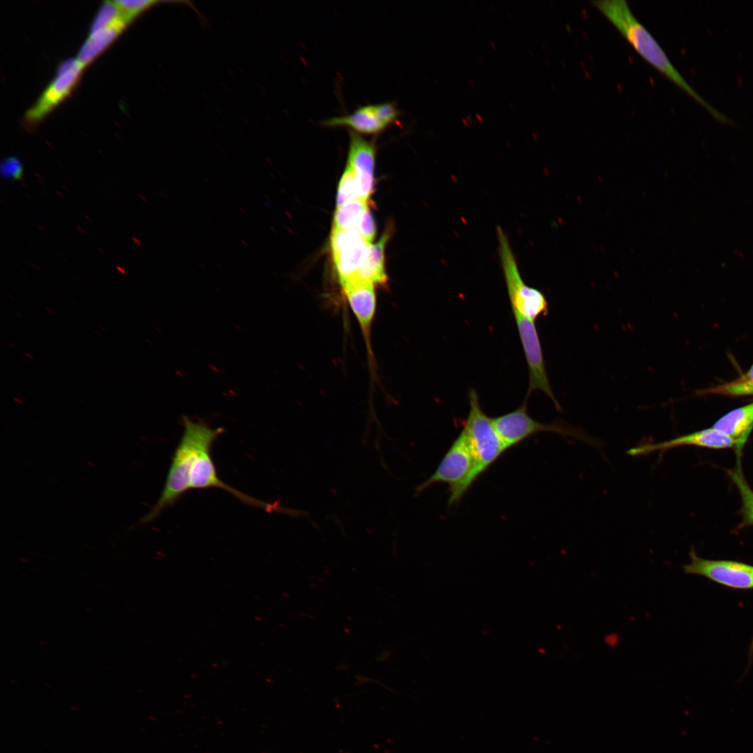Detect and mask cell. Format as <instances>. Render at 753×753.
Returning <instances> with one entry per match:
<instances>
[{
	"label": "cell",
	"instance_id": "cell-3",
	"mask_svg": "<svg viewBox=\"0 0 753 753\" xmlns=\"http://www.w3.org/2000/svg\"><path fill=\"white\" fill-rule=\"evenodd\" d=\"M476 459L471 442L462 429L452 442L436 471L425 481L416 488L420 493L428 487L438 482L449 485L448 505L458 503L473 483V473Z\"/></svg>",
	"mask_w": 753,
	"mask_h": 753
},
{
	"label": "cell",
	"instance_id": "cell-7",
	"mask_svg": "<svg viewBox=\"0 0 753 753\" xmlns=\"http://www.w3.org/2000/svg\"><path fill=\"white\" fill-rule=\"evenodd\" d=\"M330 247L341 286L354 283L369 253L370 244L357 229H333Z\"/></svg>",
	"mask_w": 753,
	"mask_h": 753
},
{
	"label": "cell",
	"instance_id": "cell-20",
	"mask_svg": "<svg viewBox=\"0 0 753 753\" xmlns=\"http://www.w3.org/2000/svg\"><path fill=\"white\" fill-rule=\"evenodd\" d=\"M730 476L740 495L742 502L741 513L744 524L753 525V490L746 482L740 464L734 471L730 473Z\"/></svg>",
	"mask_w": 753,
	"mask_h": 753
},
{
	"label": "cell",
	"instance_id": "cell-5",
	"mask_svg": "<svg viewBox=\"0 0 753 753\" xmlns=\"http://www.w3.org/2000/svg\"><path fill=\"white\" fill-rule=\"evenodd\" d=\"M469 411L463 429L471 442L476 459L473 473L474 482L507 449L493 425L492 418L483 411L476 390L469 391Z\"/></svg>",
	"mask_w": 753,
	"mask_h": 753
},
{
	"label": "cell",
	"instance_id": "cell-25",
	"mask_svg": "<svg viewBox=\"0 0 753 753\" xmlns=\"http://www.w3.org/2000/svg\"><path fill=\"white\" fill-rule=\"evenodd\" d=\"M356 227L360 236L367 243H370L373 241L376 235V227L374 218L369 208L363 214Z\"/></svg>",
	"mask_w": 753,
	"mask_h": 753
},
{
	"label": "cell",
	"instance_id": "cell-1",
	"mask_svg": "<svg viewBox=\"0 0 753 753\" xmlns=\"http://www.w3.org/2000/svg\"><path fill=\"white\" fill-rule=\"evenodd\" d=\"M591 3L648 63L706 107L715 118L720 121L727 120L688 84L655 38L634 16L625 0H600Z\"/></svg>",
	"mask_w": 753,
	"mask_h": 753
},
{
	"label": "cell",
	"instance_id": "cell-6",
	"mask_svg": "<svg viewBox=\"0 0 753 753\" xmlns=\"http://www.w3.org/2000/svg\"><path fill=\"white\" fill-rule=\"evenodd\" d=\"M527 400L512 411L492 418L493 425L503 442L506 449L515 446L539 432H554L565 436H571L600 448V442L588 436L582 430L564 424L554 423L545 424L533 419L527 412Z\"/></svg>",
	"mask_w": 753,
	"mask_h": 753
},
{
	"label": "cell",
	"instance_id": "cell-12",
	"mask_svg": "<svg viewBox=\"0 0 753 753\" xmlns=\"http://www.w3.org/2000/svg\"><path fill=\"white\" fill-rule=\"evenodd\" d=\"M347 165L354 172L357 183L358 198L367 201L373 192L374 168L376 149L372 141H368L351 131Z\"/></svg>",
	"mask_w": 753,
	"mask_h": 753
},
{
	"label": "cell",
	"instance_id": "cell-2",
	"mask_svg": "<svg viewBox=\"0 0 753 753\" xmlns=\"http://www.w3.org/2000/svg\"><path fill=\"white\" fill-rule=\"evenodd\" d=\"M183 432L176 448L161 495L151 510L139 520L146 524L156 518L190 489V474L198 457L211 450L223 429L211 428L202 420L183 418Z\"/></svg>",
	"mask_w": 753,
	"mask_h": 753
},
{
	"label": "cell",
	"instance_id": "cell-23",
	"mask_svg": "<svg viewBox=\"0 0 753 753\" xmlns=\"http://www.w3.org/2000/svg\"><path fill=\"white\" fill-rule=\"evenodd\" d=\"M122 18L128 24L135 17L158 3L153 0H118L114 1Z\"/></svg>",
	"mask_w": 753,
	"mask_h": 753
},
{
	"label": "cell",
	"instance_id": "cell-15",
	"mask_svg": "<svg viewBox=\"0 0 753 753\" xmlns=\"http://www.w3.org/2000/svg\"><path fill=\"white\" fill-rule=\"evenodd\" d=\"M347 302L356 317L367 345L376 308L374 285L353 283L341 286Z\"/></svg>",
	"mask_w": 753,
	"mask_h": 753
},
{
	"label": "cell",
	"instance_id": "cell-17",
	"mask_svg": "<svg viewBox=\"0 0 753 753\" xmlns=\"http://www.w3.org/2000/svg\"><path fill=\"white\" fill-rule=\"evenodd\" d=\"M390 234V232L386 231L377 243L374 245L370 244L367 259L360 268L354 283H369L374 286L386 283L385 246Z\"/></svg>",
	"mask_w": 753,
	"mask_h": 753
},
{
	"label": "cell",
	"instance_id": "cell-16",
	"mask_svg": "<svg viewBox=\"0 0 753 753\" xmlns=\"http://www.w3.org/2000/svg\"><path fill=\"white\" fill-rule=\"evenodd\" d=\"M713 427L730 437L736 443L738 457L753 429V403L732 410L717 420Z\"/></svg>",
	"mask_w": 753,
	"mask_h": 753
},
{
	"label": "cell",
	"instance_id": "cell-18",
	"mask_svg": "<svg viewBox=\"0 0 753 753\" xmlns=\"http://www.w3.org/2000/svg\"><path fill=\"white\" fill-rule=\"evenodd\" d=\"M128 24L119 20L100 29L90 32L78 53L77 59L84 66L91 63L123 31Z\"/></svg>",
	"mask_w": 753,
	"mask_h": 753
},
{
	"label": "cell",
	"instance_id": "cell-19",
	"mask_svg": "<svg viewBox=\"0 0 753 753\" xmlns=\"http://www.w3.org/2000/svg\"><path fill=\"white\" fill-rule=\"evenodd\" d=\"M368 208L367 201L356 198L337 208L333 228L337 230H351L357 227Z\"/></svg>",
	"mask_w": 753,
	"mask_h": 753
},
{
	"label": "cell",
	"instance_id": "cell-9",
	"mask_svg": "<svg viewBox=\"0 0 753 753\" xmlns=\"http://www.w3.org/2000/svg\"><path fill=\"white\" fill-rule=\"evenodd\" d=\"M400 110L393 102L360 106L353 112L326 119L327 127H346L358 135H377L397 123Z\"/></svg>",
	"mask_w": 753,
	"mask_h": 753
},
{
	"label": "cell",
	"instance_id": "cell-10",
	"mask_svg": "<svg viewBox=\"0 0 753 753\" xmlns=\"http://www.w3.org/2000/svg\"><path fill=\"white\" fill-rule=\"evenodd\" d=\"M84 67L77 59L63 62L58 68L56 76L26 112V122L29 125L38 123L64 100L75 87Z\"/></svg>",
	"mask_w": 753,
	"mask_h": 753
},
{
	"label": "cell",
	"instance_id": "cell-8",
	"mask_svg": "<svg viewBox=\"0 0 753 753\" xmlns=\"http://www.w3.org/2000/svg\"><path fill=\"white\" fill-rule=\"evenodd\" d=\"M519 337L528 369L529 383L526 393L528 398L534 390H541L557 408L560 406L549 381L542 346L535 322L519 316H514Z\"/></svg>",
	"mask_w": 753,
	"mask_h": 753
},
{
	"label": "cell",
	"instance_id": "cell-26",
	"mask_svg": "<svg viewBox=\"0 0 753 753\" xmlns=\"http://www.w3.org/2000/svg\"><path fill=\"white\" fill-rule=\"evenodd\" d=\"M1 172L6 178L20 180L22 176V164L15 157H9L1 162Z\"/></svg>",
	"mask_w": 753,
	"mask_h": 753
},
{
	"label": "cell",
	"instance_id": "cell-13",
	"mask_svg": "<svg viewBox=\"0 0 753 753\" xmlns=\"http://www.w3.org/2000/svg\"><path fill=\"white\" fill-rule=\"evenodd\" d=\"M694 446L702 448L736 449L735 442L728 436L711 427L680 436L670 440L655 443H646L629 449L627 453L631 456L648 455L656 451H665L674 448Z\"/></svg>",
	"mask_w": 753,
	"mask_h": 753
},
{
	"label": "cell",
	"instance_id": "cell-22",
	"mask_svg": "<svg viewBox=\"0 0 753 753\" xmlns=\"http://www.w3.org/2000/svg\"><path fill=\"white\" fill-rule=\"evenodd\" d=\"M356 197H358L355 173L353 169L347 165L337 188L336 198L337 208L356 199Z\"/></svg>",
	"mask_w": 753,
	"mask_h": 753
},
{
	"label": "cell",
	"instance_id": "cell-21",
	"mask_svg": "<svg viewBox=\"0 0 753 753\" xmlns=\"http://www.w3.org/2000/svg\"><path fill=\"white\" fill-rule=\"evenodd\" d=\"M731 396L753 395V365L738 379L702 392Z\"/></svg>",
	"mask_w": 753,
	"mask_h": 753
},
{
	"label": "cell",
	"instance_id": "cell-11",
	"mask_svg": "<svg viewBox=\"0 0 753 753\" xmlns=\"http://www.w3.org/2000/svg\"><path fill=\"white\" fill-rule=\"evenodd\" d=\"M689 555L690 562L683 566L685 573L701 575L733 588L753 587V566L733 561L704 559L693 549Z\"/></svg>",
	"mask_w": 753,
	"mask_h": 753
},
{
	"label": "cell",
	"instance_id": "cell-24",
	"mask_svg": "<svg viewBox=\"0 0 753 753\" xmlns=\"http://www.w3.org/2000/svg\"><path fill=\"white\" fill-rule=\"evenodd\" d=\"M119 20L124 21L114 1H105L94 18L90 32L100 29Z\"/></svg>",
	"mask_w": 753,
	"mask_h": 753
},
{
	"label": "cell",
	"instance_id": "cell-4",
	"mask_svg": "<svg viewBox=\"0 0 753 753\" xmlns=\"http://www.w3.org/2000/svg\"><path fill=\"white\" fill-rule=\"evenodd\" d=\"M496 232L499 254L512 314L535 322L540 316L547 315V299L540 290L525 284L506 234L499 226Z\"/></svg>",
	"mask_w": 753,
	"mask_h": 753
},
{
	"label": "cell",
	"instance_id": "cell-14",
	"mask_svg": "<svg viewBox=\"0 0 753 753\" xmlns=\"http://www.w3.org/2000/svg\"><path fill=\"white\" fill-rule=\"evenodd\" d=\"M190 487V489L218 487L232 494L235 497L248 505L261 508L269 512L283 511L285 512L287 511L291 512L289 510H284L277 505L258 501L224 482L217 474L211 455V450L202 453L195 462L191 471Z\"/></svg>",
	"mask_w": 753,
	"mask_h": 753
}]
</instances>
